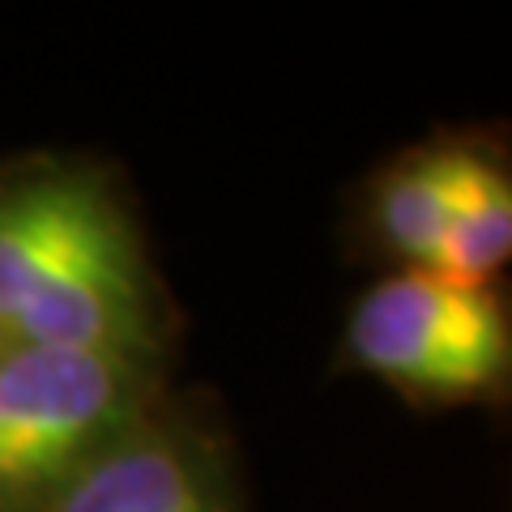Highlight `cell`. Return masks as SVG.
Masks as SVG:
<instances>
[{
  "label": "cell",
  "instance_id": "1",
  "mask_svg": "<svg viewBox=\"0 0 512 512\" xmlns=\"http://www.w3.org/2000/svg\"><path fill=\"white\" fill-rule=\"evenodd\" d=\"M0 342L175 372L184 312L116 163L86 150L0 158Z\"/></svg>",
  "mask_w": 512,
  "mask_h": 512
},
{
  "label": "cell",
  "instance_id": "2",
  "mask_svg": "<svg viewBox=\"0 0 512 512\" xmlns=\"http://www.w3.org/2000/svg\"><path fill=\"white\" fill-rule=\"evenodd\" d=\"M342 239L376 274L500 282L512 256L504 124H444L397 146L350 188Z\"/></svg>",
  "mask_w": 512,
  "mask_h": 512
},
{
  "label": "cell",
  "instance_id": "3",
  "mask_svg": "<svg viewBox=\"0 0 512 512\" xmlns=\"http://www.w3.org/2000/svg\"><path fill=\"white\" fill-rule=\"evenodd\" d=\"M338 367L389 384L414 410L504 406L512 389L504 282L376 274L342 316Z\"/></svg>",
  "mask_w": 512,
  "mask_h": 512
},
{
  "label": "cell",
  "instance_id": "4",
  "mask_svg": "<svg viewBox=\"0 0 512 512\" xmlns=\"http://www.w3.org/2000/svg\"><path fill=\"white\" fill-rule=\"evenodd\" d=\"M167 384L116 355L0 342V512H39Z\"/></svg>",
  "mask_w": 512,
  "mask_h": 512
},
{
  "label": "cell",
  "instance_id": "5",
  "mask_svg": "<svg viewBox=\"0 0 512 512\" xmlns=\"http://www.w3.org/2000/svg\"><path fill=\"white\" fill-rule=\"evenodd\" d=\"M39 512H252L227 410L167 384Z\"/></svg>",
  "mask_w": 512,
  "mask_h": 512
}]
</instances>
